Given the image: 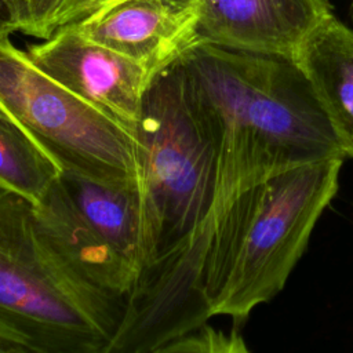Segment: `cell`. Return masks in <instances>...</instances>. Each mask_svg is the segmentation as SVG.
Segmentation results:
<instances>
[{"mask_svg": "<svg viewBox=\"0 0 353 353\" xmlns=\"http://www.w3.org/2000/svg\"><path fill=\"white\" fill-rule=\"evenodd\" d=\"M179 65L215 156V197L203 226L241 192L270 176L314 161L345 159L292 59L197 40Z\"/></svg>", "mask_w": 353, "mask_h": 353, "instance_id": "obj_1", "label": "cell"}, {"mask_svg": "<svg viewBox=\"0 0 353 353\" xmlns=\"http://www.w3.org/2000/svg\"><path fill=\"white\" fill-rule=\"evenodd\" d=\"M345 159L280 172L241 192L199 234L200 290L210 316L244 321L285 285L339 189Z\"/></svg>", "mask_w": 353, "mask_h": 353, "instance_id": "obj_2", "label": "cell"}, {"mask_svg": "<svg viewBox=\"0 0 353 353\" xmlns=\"http://www.w3.org/2000/svg\"><path fill=\"white\" fill-rule=\"evenodd\" d=\"M124 307L69 263L29 200L0 189V338L34 353H103Z\"/></svg>", "mask_w": 353, "mask_h": 353, "instance_id": "obj_3", "label": "cell"}, {"mask_svg": "<svg viewBox=\"0 0 353 353\" xmlns=\"http://www.w3.org/2000/svg\"><path fill=\"white\" fill-rule=\"evenodd\" d=\"M33 205L41 228L69 263L124 302L156 259L157 225L138 185L113 186L61 172Z\"/></svg>", "mask_w": 353, "mask_h": 353, "instance_id": "obj_4", "label": "cell"}, {"mask_svg": "<svg viewBox=\"0 0 353 353\" xmlns=\"http://www.w3.org/2000/svg\"><path fill=\"white\" fill-rule=\"evenodd\" d=\"M0 110L21 125L61 172L145 189L135 134L43 73L0 36Z\"/></svg>", "mask_w": 353, "mask_h": 353, "instance_id": "obj_5", "label": "cell"}, {"mask_svg": "<svg viewBox=\"0 0 353 353\" xmlns=\"http://www.w3.org/2000/svg\"><path fill=\"white\" fill-rule=\"evenodd\" d=\"M135 138L159 259L200 232L215 197L214 150L190 103L179 59L148 85Z\"/></svg>", "mask_w": 353, "mask_h": 353, "instance_id": "obj_6", "label": "cell"}, {"mask_svg": "<svg viewBox=\"0 0 353 353\" xmlns=\"http://www.w3.org/2000/svg\"><path fill=\"white\" fill-rule=\"evenodd\" d=\"M26 52L54 81L135 134L142 99L153 79L142 65L87 39L74 25L58 28Z\"/></svg>", "mask_w": 353, "mask_h": 353, "instance_id": "obj_7", "label": "cell"}, {"mask_svg": "<svg viewBox=\"0 0 353 353\" xmlns=\"http://www.w3.org/2000/svg\"><path fill=\"white\" fill-rule=\"evenodd\" d=\"M332 12L328 0H199V40L222 48L292 59Z\"/></svg>", "mask_w": 353, "mask_h": 353, "instance_id": "obj_8", "label": "cell"}, {"mask_svg": "<svg viewBox=\"0 0 353 353\" xmlns=\"http://www.w3.org/2000/svg\"><path fill=\"white\" fill-rule=\"evenodd\" d=\"M199 6L124 0L70 23L87 39L142 65L153 77L197 40Z\"/></svg>", "mask_w": 353, "mask_h": 353, "instance_id": "obj_9", "label": "cell"}, {"mask_svg": "<svg viewBox=\"0 0 353 353\" xmlns=\"http://www.w3.org/2000/svg\"><path fill=\"white\" fill-rule=\"evenodd\" d=\"M294 62L307 80L345 159L353 161V28L331 12L306 36Z\"/></svg>", "mask_w": 353, "mask_h": 353, "instance_id": "obj_10", "label": "cell"}, {"mask_svg": "<svg viewBox=\"0 0 353 353\" xmlns=\"http://www.w3.org/2000/svg\"><path fill=\"white\" fill-rule=\"evenodd\" d=\"M59 175L57 163L0 110V189L37 204Z\"/></svg>", "mask_w": 353, "mask_h": 353, "instance_id": "obj_11", "label": "cell"}, {"mask_svg": "<svg viewBox=\"0 0 353 353\" xmlns=\"http://www.w3.org/2000/svg\"><path fill=\"white\" fill-rule=\"evenodd\" d=\"M145 353H251L237 330L223 331L208 324Z\"/></svg>", "mask_w": 353, "mask_h": 353, "instance_id": "obj_12", "label": "cell"}, {"mask_svg": "<svg viewBox=\"0 0 353 353\" xmlns=\"http://www.w3.org/2000/svg\"><path fill=\"white\" fill-rule=\"evenodd\" d=\"M68 0H11L17 32L39 40L57 29L58 15Z\"/></svg>", "mask_w": 353, "mask_h": 353, "instance_id": "obj_13", "label": "cell"}, {"mask_svg": "<svg viewBox=\"0 0 353 353\" xmlns=\"http://www.w3.org/2000/svg\"><path fill=\"white\" fill-rule=\"evenodd\" d=\"M120 1H124V0H68L58 15L57 29L65 25L79 22L87 18L88 15L94 14L95 11ZM160 1L176 6V7H183V8L199 6V0H160Z\"/></svg>", "mask_w": 353, "mask_h": 353, "instance_id": "obj_14", "label": "cell"}, {"mask_svg": "<svg viewBox=\"0 0 353 353\" xmlns=\"http://www.w3.org/2000/svg\"><path fill=\"white\" fill-rule=\"evenodd\" d=\"M17 32L11 0H0V36Z\"/></svg>", "mask_w": 353, "mask_h": 353, "instance_id": "obj_15", "label": "cell"}, {"mask_svg": "<svg viewBox=\"0 0 353 353\" xmlns=\"http://www.w3.org/2000/svg\"><path fill=\"white\" fill-rule=\"evenodd\" d=\"M0 353H34L18 343L0 338Z\"/></svg>", "mask_w": 353, "mask_h": 353, "instance_id": "obj_16", "label": "cell"}, {"mask_svg": "<svg viewBox=\"0 0 353 353\" xmlns=\"http://www.w3.org/2000/svg\"><path fill=\"white\" fill-rule=\"evenodd\" d=\"M349 17H350V21H352V23H353V1H352V4H350V8H349Z\"/></svg>", "mask_w": 353, "mask_h": 353, "instance_id": "obj_17", "label": "cell"}]
</instances>
